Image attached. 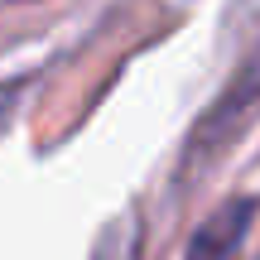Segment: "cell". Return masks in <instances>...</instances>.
I'll use <instances>...</instances> for the list:
<instances>
[{"label": "cell", "mask_w": 260, "mask_h": 260, "mask_svg": "<svg viewBox=\"0 0 260 260\" xmlns=\"http://www.w3.org/2000/svg\"><path fill=\"white\" fill-rule=\"evenodd\" d=\"M251 217H255V198H232V203H222L198 226V236L188 241L183 260H236L241 246H246V232H251Z\"/></svg>", "instance_id": "obj_1"}, {"label": "cell", "mask_w": 260, "mask_h": 260, "mask_svg": "<svg viewBox=\"0 0 260 260\" xmlns=\"http://www.w3.org/2000/svg\"><path fill=\"white\" fill-rule=\"evenodd\" d=\"M255 96H260V58H255V63H246V73L236 77L232 87H226V96H222V102L212 106V116H207V121H203V130H198V140H203L207 130H212V135H217V130H222V125L241 121V116H246V106H251Z\"/></svg>", "instance_id": "obj_2"}]
</instances>
